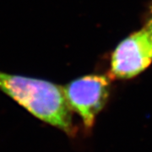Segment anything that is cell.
I'll use <instances>...</instances> for the list:
<instances>
[{
    "label": "cell",
    "mask_w": 152,
    "mask_h": 152,
    "mask_svg": "<svg viewBox=\"0 0 152 152\" xmlns=\"http://www.w3.org/2000/svg\"><path fill=\"white\" fill-rule=\"evenodd\" d=\"M0 90L29 113L68 135L76 134L64 87L52 82L0 72Z\"/></svg>",
    "instance_id": "1"
},
{
    "label": "cell",
    "mask_w": 152,
    "mask_h": 152,
    "mask_svg": "<svg viewBox=\"0 0 152 152\" xmlns=\"http://www.w3.org/2000/svg\"><path fill=\"white\" fill-rule=\"evenodd\" d=\"M64 91L72 112L79 115L86 130L90 132L108 101L109 79L100 75H86L68 84Z\"/></svg>",
    "instance_id": "2"
},
{
    "label": "cell",
    "mask_w": 152,
    "mask_h": 152,
    "mask_svg": "<svg viewBox=\"0 0 152 152\" xmlns=\"http://www.w3.org/2000/svg\"><path fill=\"white\" fill-rule=\"evenodd\" d=\"M152 63V33L145 26L122 41L112 55L111 75L130 79Z\"/></svg>",
    "instance_id": "3"
}]
</instances>
